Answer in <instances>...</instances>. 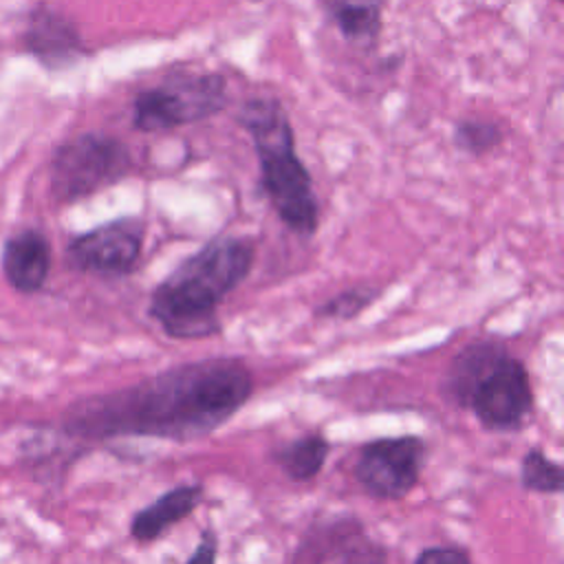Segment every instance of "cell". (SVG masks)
<instances>
[{
	"label": "cell",
	"mask_w": 564,
	"mask_h": 564,
	"mask_svg": "<svg viewBox=\"0 0 564 564\" xmlns=\"http://www.w3.org/2000/svg\"><path fill=\"white\" fill-rule=\"evenodd\" d=\"M251 392L253 379L242 361H189L130 388L73 403L64 416V427L88 438L192 441L229 421Z\"/></svg>",
	"instance_id": "6da1fadb"
},
{
	"label": "cell",
	"mask_w": 564,
	"mask_h": 564,
	"mask_svg": "<svg viewBox=\"0 0 564 564\" xmlns=\"http://www.w3.org/2000/svg\"><path fill=\"white\" fill-rule=\"evenodd\" d=\"M253 242L220 236L187 256L156 284L150 315L174 339H203L220 330L218 308L253 267Z\"/></svg>",
	"instance_id": "7a4b0ae2"
},
{
	"label": "cell",
	"mask_w": 564,
	"mask_h": 564,
	"mask_svg": "<svg viewBox=\"0 0 564 564\" xmlns=\"http://www.w3.org/2000/svg\"><path fill=\"white\" fill-rule=\"evenodd\" d=\"M240 126L253 141L260 187L278 218L297 236H313L319 225V203L313 176L295 150L291 119L275 97H253L240 106Z\"/></svg>",
	"instance_id": "3957f363"
},
{
	"label": "cell",
	"mask_w": 564,
	"mask_h": 564,
	"mask_svg": "<svg viewBox=\"0 0 564 564\" xmlns=\"http://www.w3.org/2000/svg\"><path fill=\"white\" fill-rule=\"evenodd\" d=\"M227 101V77L223 73H172L161 84L134 95L132 128L165 132L198 123L223 112Z\"/></svg>",
	"instance_id": "277c9868"
},
{
	"label": "cell",
	"mask_w": 564,
	"mask_h": 564,
	"mask_svg": "<svg viewBox=\"0 0 564 564\" xmlns=\"http://www.w3.org/2000/svg\"><path fill=\"white\" fill-rule=\"evenodd\" d=\"M128 145L106 132H84L64 141L51 161V192L62 203L93 196L132 170Z\"/></svg>",
	"instance_id": "5b68a950"
},
{
	"label": "cell",
	"mask_w": 564,
	"mask_h": 564,
	"mask_svg": "<svg viewBox=\"0 0 564 564\" xmlns=\"http://www.w3.org/2000/svg\"><path fill=\"white\" fill-rule=\"evenodd\" d=\"M425 454V443L416 436L370 441L357 456L355 478L370 496L379 500H399L416 487Z\"/></svg>",
	"instance_id": "8992f818"
},
{
	"label": "cell",
	"mask_w": 564,
	"mask_h": 564,
	"mask_svg": "<svg viewBox=\"0 0 564 564\" xmlns=\"http://www.w3.org/2000/svg\"><path fill=\"white\" fill-rule=\"evenodd\" d=\"M467 410L487 430H518L533 410V390L522 361L511 355L498 361L471 390Z\"/></svg>",
	"instance_id": "52a82bcc"
},
{
	"label": "cell",
	"mask_w": 564,
	"mask_h": 564,
	"mask_svg": "<svg viewBox=\"0 0 564 564\" xmlns=\"http://www.w3.org/2000/svg\"><path fill=\"white\" fill-rule=\"evenodd\" d=\"M143 249V223L137 218H117L68 242V264L77 271L121 278L128 275Z\"/></svg>",
	"instance_id": "ba28073f"
},
{
	"label": "cell",
	"mask_w": 564,
	"mask_h": 564,
	"mask_svg": "<svg viewBox=\"0 0 564 564\" xmlns=\"http://www.w3.org/2000/svg\"><path fill=\"white\" fill-rule=\"evenodd\" d=\"M291 564H388V551L357 518L344 516L313 522Z\"/></svg>",
	"instance_id": "9c48e42d"
},
{
	"label": "cell",
	"mask_w": 564,
	"mask_h": 564,
	"mask_svg": "<svg viewBox=\"0 0 564 564\" xmlns=\"http://www.w3.org/2000/svg\"><path fill=\"white\" fill-rule=\"evenodd\" d=\"M24 44L29 53L51 70L68 68L86 55L75 24L51 9H37L29 15Z\"/></svg>",
	"instance_id": "30bf717a"
},
{
	"label": "cell",
	"mask_w": 564,
	"mask_h": 564,
	"mask_svg": "<svg viewBox=\"0 0 564 564\" xmlns=\"http://www.w3.org/2000/svg\"><path fill=\"white\" fill-rule=\"evenodd\" d=\"M2 271L9 284L24 293L44 286L51 271V245L37 229H24L11 236L2 249Z\"/></svg>",
	"instance_id": "8fae6325"
},
{
	"label": "cell",
	"mask_w": 564,
	"mask_h": 564,
	"mask_svg": "<svg viewBox=\"0 0 564 564\" xmlns=\"http://www.w3.org/2000/svg\"><path fill=\"white\" fill-rule=\"evenodd\" d=\"M509 355L507 346L494 339L471 341L467 344L449 364L445 379L441 383V390L445 399H449L454 405L467 408L469 394L476 388V383L505 357Z\"/></svg>",
	"instance_id": "7c38bea8"
},
{
	"label": "cell",
	"mask_w": 564,
	"mask_h": 564,
	"mask_svg": "<svg viewBox=\"0 0 564 564\" xmlns=\"http://www.w3.org/2000/svg\"><path fill=\"white\" fill-rule=\"evenodd\" d=\"M203 500L200 485H181L172 487L148 507L139 509L132 516L130 533L139 542H154L159 540L170 527L185 520Z\"/></svg>",
	"instance_id": "4fadbf2b"
},
{
	"label": "cell",
	"mask_w": 564,
	"mask_h": 564,
	"mask_svg": "<svg viewBox=\"0 0 564 564\" xmlns=\"http://www.w3.org/2000/svg\"><path fill=\"white\" fill-rule=\"evenodd\" d=\"M388 0H319L322 11L350 44L370 46L383 26Z\"/></svg>",
	"instance_id": "5bb4252c"
},
{
	"label": "cell",
	"mask_w": 564,
	"mask_h": 564,
	"mask_svg": "<svg viewBox=\"0 0 564 564\" xmlns=\"http://www.w3.org/2000/svg\"><path fill=\"white\" fill-rule=\"evenodd\" d=\"M328 441L319 432H308L304 436H297L280 447L273 449V460L278 467L295 482H304L315 478L326 458H328Z\"/></svg>",
	"instance_id": "9a60e30c"
},
{
	"label": "cell",
	"mask_w": 564,
	"mask_h": 564,
	"mask_svg": "<svg viewBox=\"0 0 564 564\" xmlns=\"http://www.w3.org/2000/svg\"><path fill=\"white\" fill-rule=\"evenodd\" d=\"M452 139L460 152L469 156H482L505 141V128L491 119L465 117L454 123Z\"/></svg>",
	"instance_id": "2e32d148"
},
{
	"label": "cell",
	"mask_w": 564,
	"mask_h": 564,
	"mask_svg": "<svg viewBox=\"0 0 564 564\" xmlns=\"http://www.w3.org/2000/svg\"><path fill=\"white\" fill-rule=\"evenodd\" d=\"M520 482L529 491L557 494V491H562L564 474L555 460H551L542 449L533 447L522 456Z\"/></svg>",
	"instance_id": "e0dca14e"
},
{
	"label": "cell",
	"mask_w": 564,
	"mask_h": 564,
	"mask_svg": "<svg viewBox=\"0 0 564 564\" xmlns=\"http://www.w3.org/2000/svg\"><path fill=\"white\" fill-rule=\"evenodd\" d=\"M379 293L381 291L372 289V286L346 289V291L328 297L324 304H319L315 308V315L322 319H352L361 311H366L379 297Z\"/></svg>",
	"instance_id": "ac0fdd59"
},
{
	"label": "cell",
	"mask_w": 564,
	"mask_h": 564,
	"mask_svg": "<svg viewBox=\"0 0 564 564\" xmlns=\"http://www.w3.org/2000/svg\"><path fill=\"white\" fill-rule=\"evenodd\" d=\"M414 564H471V560L458 546H430L416 555Z\"/></svg>",
	"instance_id": "d6986e66"
},
{
	"label": "cell",
	"mask_w": 564,
	"mask_h": 564,
	"mask_svg": "<svg viewBox=\"0 0 564 564\" xmlns=\"http://www.w3.org/2000/svg\"><path fill=\"white\" fill-rule=\"evenodd\" d=\"M216 555H218V540L214 531H205L198 546L192 551L185 564H216Z\"/></svg>",
	"instance_id": "ffe728a7"
}]
</instances>
